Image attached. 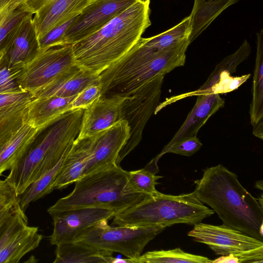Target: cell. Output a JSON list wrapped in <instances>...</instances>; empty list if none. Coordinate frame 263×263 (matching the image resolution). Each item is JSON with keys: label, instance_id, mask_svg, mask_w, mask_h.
Listing matches in <instances>:
<instances>
[{"label": "cell", "instance_id": "cell-1", "mask_svg": "<svg viewBox=\"0 0 263 263\" xmlns=\"http://www.w3.org/2000/svg\"><path fill=\"white\" fill-rule=\"evenodd\" d=\"M150 0H140L94 33L71 44L76 64L99 74L123 57L151 26Z\"/></svg>", "mask_w": 263, "mask_h": 263}, {"label": "cell", "instance_id": "cell-2", "mask_svg": "<svg viewBox=\"0 0 263 263\" xmlns=\"http://www.w3.org/2000/svg\"><path fill=\"white\" fill-rule=\"evenodd\" d=\"M197 198L216 213L223 224L263 241V208L222 164L203 170L194 181Z\"/></svg>", "mask_w": 263, "mask_h": 263}, {"label": "cell", "instance_id": "cell-3", "mask_svg": "<svg viewBox=\"0 0 263 263\" xmlns=\"http://www.w3.org/2000/svg\"><path fill=\"white\" fill-rule=\"evenodd\" d=\"M84 110H69L38 129L6 178L17 196L53 168L71 146L79 134Z\"/></svg>", "mask_w": 263, "mask_h": 263}, {"label": "cell", "instance_id": "cell-4", "mask_svg": "<svg viewBox=\"0 0 263 263\" xmlns=\"http://www.w3.org/2000/svg\"><path fill=\"white\" fill-rule=\"evenodd\" d=\"M190 44L186 39L166 50L152 54L138 41L119 60L99 74L102 95L128 96L157 75H165L183 66Z\"/></svg>", "mask_w": 263, "mask_h": 263}, {"label": "cell", "instance_id": "cell-5", "mask_svg": "<svg viewBox=\"0 0 263 263\" xmlns=\"http://www.w3.org/2000/svg\"><path fill=\"white\" fill-rule=\"evenodd\" d=\"M149 195L133 192L127 171L120 165L86 174L75 182L73 190L47 209L51 216L66 211L86 208L104 209L115 214L138 204Z\"/></svg>", "mask_w": 263, "mask_h": 263}, {"label": "cell", "instance_id": "cell-6", "mask_svg": "<svg viewBox=\"0 0 263 263\" xmlns=\"http://www.w3.org/2000/svg\"><path fill=\"white\" fill-rule=\"evenodd\" d=\"M194 192L179 195L160 192L114 216L113 223L121 226H162L174 224L195 225L214 214Z\"/></svg>", "mask_w": 263, "mask_h": 263}, {"label": "cell", "instance_id": "cell-7", "mask_svg": "<svg viewBox=\"0 0 263 263\" xmlns=\"http://www.w3.org/2000/svg\"><path fill=\"white\" fill-rule=\"evenodd\" d=\"M108 220H101L88 228L73 242L119 253L136 263L146 245L166 228L158 226L111 227Z\"/></svg>", "mask_w": 263, "mask_h": 263}, {"label": "cell", "instance_id": "cell-8", "mask_svg": "<svg viewBox=\"0 0 263 263\" xmlns=\"http://www.w3.org/2000/svg\"><path fill=\"white\" fill-rule=\"evenodd\" d=\"M165 74H159L132 92L124 101L120 120L129 127L130 136L121 149L117 164L120 162L140 142L147 122L159 104Z\"/></svg>", "mask_w": 263, "mask_h": 263}, {"label": "cell", "instance_id": "cell-9", "mask_svg": "<svg viewBox=\"0 0 263 263\" xmlns=\"http://www.w3.org/2000/svg\"><path fill=\"white\" fill-rule=\"evenodd\" d=\"M75 65L71 45L54 46L21 68L16 80L24 91L32 94Z\"/></svg>", "mask_w": 263, "mask_h": 263}, {"label": "cell", "instance_id": "cell-10", "mask_svg": "<svg viewBox=\"0 0 263 263\" xmlns=\"http://www.w3.org/2000/svg\"><path fill=\"white\" fill-rule=\"evenodd\" d=\"M129 136L128 123L122 119L105 130L81 138L88 156L84 176L117 164L118 156Z\"/></svg>", "mask_w": 263, "mask_h": 263}, {"label": "cell", "instance_id": "cell-11", "mask_svg": "<svg viewBox=\"0 0 263 263\" xmlns=\"http://www.w3.org/2000/svg\"><path fill=\"white\" fill-rule=\"evenodd\" d=\"M140 0H90L67 29L64 45H71L98 31Z\"/></svg>", "mask_w": 263, "mask_h": 263}, {"label": "cell", "instance_id": "cell-12", "mask_svg": "<svg viewBox=\"0 0 263 263\" xmlns=\"http://www.w3.org/2000/svg\"><path fill=\"white\" fill-rule=\"evenodd\" d=\"M188 236L206 244L216 255L227 256L263 246V241L223 224L215 226L199 222Z\"/></svg>", "mask_w": 263, "mask_h": 263}, {"label": "cell", "instance_id": "cell-13", "mask_svg": "<svg viewBox=\"0 0 263 263\" xmlns=\"http://www.w3.org/2000/svg\"><path fill=\"white\" fill-rule=\"evenodd\" d=\"M115 215L114 211L100 208L72 209L52 215L53 223L50 242L56 246L73 242L88 228Z\"/></svg>", "mask_w": 263, "mask_h": 263}, {"label": "cell", "instance_id": "cell-14", "mask_svg": "<svg viewBox=\"0 0 263 263\" xmlns=\"http://www.w3.org/2000/svg\"><path fill=\"white\" fill-rule=\"evenodd\" d=\"M127 96L101 95L83 111L77 138L88 137L105 130L120 120L123 103Z\"/></svg>", "mask_w": 263, "mask_h": 263}, {"label": "cell", "instance_id": "cell-15", "mask_svg": "<svg viewBox=\"0 0 263 263\" xmlns=\"http://www.w3.org/2000/svg\"><path fill=\"white\" fill-rule=\"evenodd\" d=\"M34 98L26 91L0 94V146L27 123L29 105Z\"/></svg>", "mask_w": 263, "mask_h": 263}, {"label": "cell", "instance_id": "cell-16", "mask_svg": "<svg viewBox=\"0 0 263 263\" xmlns=\"http://www.w3.org/2000/svg\"><path fill=\"white\" fill-rule=\"evenodd\" d=\"M5 52L9 67L18 69L29 64L42 52L33 14L23 20Z\"/></svg>", "mask_w": 263, "mask_h": 263}, {"label": "cell", "instance_id": "cell-17", "mask_svg": "<svg viewBox=\"0 0 263 263\" xmlns=\"http://www.w3.org/2000/svg\"><path fill=\"white\" fill-rule=\"evenodd\" d=\"M97 83H100L99 74L84 70L75 65L32 95L34 98L71 97L88 86Z\"/></svg>", "mask_w": 263, "mask_h": 263}, {"label": "cell", "instance_id": "cell-18", "mask_svg": "<svg viewBox=\"0 0 263 263\" xmlns=\"http://www.w3.org/2000/svg\"><path fill=\"white\" fill-rule=\"evenodd\" d=\"M90 0H52L34 14L39 39L57 25L78 15Z\"/></svg>", "mask_w": 263, "mask_h": 263}, {"label": "cell", "instance_id": "cell-19", "mask_svg": "<svg viewBox=\"0 0 263 263\" xmlns=\"http://www.w3.org/2000/svg\"><path fill=\"white\" fill-rule=\"evenodd\" d=\"M196 103L183 123L165 147L187 137L197 136L199 130L208 120L225 104L217 93H203L197 96Z\"/></svg>", "mask_w": 263, "mask_h": 263}, {"label": "cell", "instance_id": "cell-20", "mask_svg": "<svg viewBox=\"0 0 263 263\" xmlns=\"http://www.w3.org/2000/svg\"><path fill=\"white\" fill-rule=\"evenodd\" d=\"M76 96L34 98L29 105L27 123L36 128L45 126L65 112L71 110V104Z\"/></svg>", "mask_w": 263, "mask_h": 263}, {"label": "cell", "instance_id": "cell-21", "mask_svg": "<svg viewBox=\"0 0 263 263\" xmlns=\"http://www.w3.org/2000/svg\"><path fill=\"white\" fill-rule=\"evenodd\" d=\"M263 30L256 33V56L250 116L253 135L263 139Z\"/></svg>", "mask_w": 263, "mask_h": 263}, {"label": "cell", "instance_id": "cell-22", "mask_svg": "<svg viewBox=\"0 0 263 263\" xmlns=\"http://www.w3.org/2000/svg\"><path fill=\"white\" fill-rule=\"evenodd\" d=\"M31 14L26 0H0V53L7 49L23 20Z\"/></svg>", "mask_w": 263, "mask_h": 263}, {"label": "cell", "instance_id": "cell-23", "mask_svg": "<svg viewBox=\"0 0 263 263\" xmlns=\"http://www.w3.org/2000/svg\"><path fill=\"white\" fill-rule=\"evenodd\" d=\"M54 263H115L112 252L80 242L57 246Z\"/></svg>", "mask_w": 263, "mask_h": 263}, {"label": "cell", "instance_id": "cell-24", "mask_svg": "<svg viewBox=\"0 0 263 263\" xmlns=\"http://www.w3.org/2000/svg\"><path fill=\"white\" fill-rule=\"evenodd\" d=\"M238 0H194L190 17V44L228 7Z\"/></svg>", "mask_w": 263, "mask_h": 263}, {"label": "cell", "instance_id": "cell-25", "mask_svg": "<svg viewBox=\"0 0 263 263\" xmlns=\"http://www.w3.org/2000/svg\"><path fill=\"white\" fill-rule=\"evenodd\" d=\"M88 159L83 139L76 138L66 154L53 189L61 190L84 176Z\"/></svg>", "mask_w": 263, "mask_h": 263}, {"label": "cell", "instance_id": "cell-26", "mask_svg": "<svg viewBox=\"0 0 263 263\" xmlns=\"http://www.w3.org/2000/svg\"><path fill=\"white\" fill-rule=\"evenodd\" d=\"M42 238L38 227L27 225L0 251V263L19 262L25 255L39 246Z\"/></svg>", "mask_w": 263, "mask_h": 263}, {"label": "cell", "instance_id": "cell-27", "mask_svg": "<svg viewBox=\"0 0 263 263\" xmlns=\"http://www.w3.org/2000/svg\"><path fill=\"white\" fill-rule=\"evenodd\" d=\"M39 129L26 123L8 141L0 146V176L11 169Z\"/></svg>", "mask_w": 263, "mask_h": 263}, {"label": "cell", "instance_id": "cell-28", "mask_svg": "<svg viewBox=\"0 0 263 263\" xmlns=\"http://www.w3.org/2000/svg\"><path fill=\"white\" fill-rule=\"evenodd\" d=\"M70 147L53 168L31 183L18 196V203L22 211L25 212L31 202L36 201L54 190V183L62 168L65 157Z\"/></svg>", "mask_w": 263, "mask_h": 263}, {"label": "cell", "instance_id": "cell-29", "mask_svg": "<svg viewBox=\"0 0 263 263\" xmlns=\"http://www.w3.org/2000/svg\"><path fill=\"white\" fill-rule=\"evenodd\" d=\"M211 261L206 257L188 253L180 248H176L147 252L137 259L136 263H211Z\"/></svg>", "mask_w": 263, "mask_h": 263}, {"label": "cell", "instance_id": "cell-30", "mask_svg": "<svg viewBox=\"0 0 263 263\" xmlns=\"http://www.w3.org/2000/svg\"><path fill=\"white\" fill-rule=\"evenodd\" d=\"M157 172L148 166L140 170L127 172L128 183L132 190L137 193L153 195L158 192L156 186L157 180L162 176H157Z\"/></svg>", "mask_w": 263, "mask_h": 263}, {"label": "cell", "instance_id": "cell-31", "mask_svg": "<svg viewBox=\"0 0 263 263\" xmlns=\"http://www.w3.org/2000/svg\"><path fill=\"white\" fill-rule=\"evenodd\" d=\"M20 70L18 68H10L5 52L0 53V94L24 91L16 80L17 74Z\"/></svg>", "mask_w": 263, "mask_h": 263}, {"label": "cell", "instance_id": "cell-32", "mask_svg": "<svg viewBox=\"0 0 263 263\" xmlns=\"http://www.w3.org/2000/svg\"><path fill=\"white\" fill-rule=\"evenodd\" d=\"M27 225L28 219L25 212L19 207L4 224L0 231V251Z\"/></svg>", "mask_w": 263, "mask_h": 263}, {"label": "cell", "instance_id": "cell-33", "mask_svg": "<svg viewBox=\"0 0 263 263\" xmlns=\"http://www.w3.org/2000/svg\"><path fill=\"white\" fill-rule=\"evenodd\" d=\"M248 74L240 77H232L229 73H221L214 80L213 85L200 93H224L237 89L245 83L250 77Z\"/></svg>", "mask_w": 263, "mask_h": 263}, {"label": "cell", "instance_id": "cell-34", "mask_svg": "<svg viewBox=\"0 0 263 263\" xmlns=\"http://www.w3.org/2000/svg\"><path fill=\"white\" fill-rule=\"evenodd\" d=\"M202 144L197 136L187 137L181 139L167 147L164 146L161 153L156 157L159 159L166 153L191 156L198 152Z\"/></svg>", "mask_w": 263, "mask_h": 263}, {"label": "cell", "instance_id": "cell-35", "mask_svg": "<svg viewBox=\"0 0 263 263\" xmlns=\"http://www.w3.org/2000/svg\"><path fill=\"white\" fill-rule=\"evenodd\" d=\"M76 16L56 26L39 39L42 52L54 46L65 45L63 44L64 36Z\"/></svg>", "mask_w": 263, "mask_h": 263}, {"label": "cell", "instance_id": "cell-36", "mask_svg": "<svg viewBox=\"0 0 263 263\" xmlns=\"http://www.w3.org/2000/svg\"><path fill=\"white\" fill-rule=\"evenodd\" d=\"M263 262V246L220 257L211 263Z\"/></svg>", "mask_w": 263, "mask_h": 263}, {"label": "cell", "instance_id": "cell-37", "mask_svg": "<svg viewBox=\"0 0 263 263\" xmlns=\"http://www.w3.org/2000/svg\"><path fill=\"white\" fill-rule=\"evenodd\" d=\"M101 95V86L100 83L89 85L76 96L71 103V110L85 109Z\"/></svg>", "mask_w": 263, "mask_h": 263}, {"label": "cell", "instance_id": "cell-38", "mask_svg": "<svg viewBox=\"0 0 263 263\" xmlns=\"http://www.w3.org/2000/svg\"><path fill=\"white\" fill-rule=\"evenodd\" d=\"M14 190L6 180L0 179V210L17 200Z\"/></svg>", "mask_w": 263, "mask_h": 263}, {"label": "cell", "instance_id": "cell-39", "mask_svg": "<svg viewBox=\"0 0 263 263\" xmlns=\"http://www.w3.org/2000/svg\"><path fill=\"white\" fill-rule=\"evenodd\" d=\"M20 206L18 200L0 210V231L10 217L17 210Z\"/></svg>", "mask_w": 263, "mask_h": 263}, {"label": "cell", "instance_id": "cell-40", "mask_svg": "<svg viewBox=\"0 0 263 263\" xmlns=\"http://www.w3.org/2000/svg\"><path fill=\"white\" fill-rule=\"evenodd\" d=\"M52 0H26L27 5L34 14L38 10L47 4Z\"/></svg>", "mask_w": 263, "mask_h": 263}, {"label": "cell", "instance_id": "cell-41", "mask_svg": "<svg viewBox=\"0 0 263 263\" xmlns=\"http://www.w3.org/2000/svg\"><path fill=\"white\" fill-rule=\"evenodd\" d=\"M255 187L260 190H263L262 180H258L255 182Z\"/></svg>", "mask_w": 263, "mask_h": 263}, {"label": "cell", "instance_id": "cell-42", "mask_svg": "<svg viewBox=\"0 0 263 263\" xmlns=\"http://www.w3.org/2000/svg\"><path fill=\"white\" fill-rule=\"evenodd\" d=\"M259 203L260 204V205L263 208L262 206V202H263V196H262V194H261L260 195V197H259L258 199L257 198Z\"/></svg>", "mask_w": 263, "mask_h": 263}, {"label": "cell", "instance_id": "cell-43", "mask_svg": "<svg viewBox=\"0 0 263 263\" xmlns=\"http://www.w3.org/2000/svg\"></svg>", "mask_w": 263, "mask_h": 263}]
</instances>
